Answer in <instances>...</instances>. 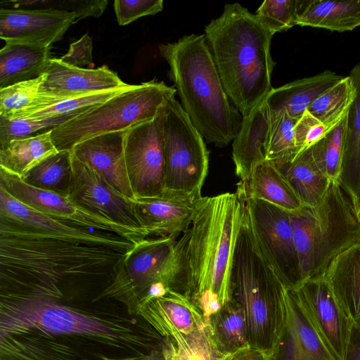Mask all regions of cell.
I'll use <instances>...</instances> for the list:
<instances>
[{"label": "cell", "instance_id": "cell-1", "mask_svg": "<svg viewBox=\"0 0 360 360\" xmlns=\"http://www.w3.org/2000/svg\"><path fill=\"white\" fill-rule=\"evenodd\" d=\"M39 292L0 290V337L41 333L89 352L136 355L161 349L165 337L141 316L82 309Z\"/></svg>", "mask_w": 360, "mask_h": 360}, {"label": "cell", "instance_id": "cell-2", "mask_svg": "<svg viewBox=\"0 0 360 360\" xmlns=\"http://www.w3.org/2000/svg\"><path fill=\"white\" fill-rule=\"evenodd\" d=\"M244 205L236 193L201 197L186 236L183 294L207 321L231 300V278Z\"/></svg>", "mask_w": 360, "mask_h": 360}, {"label": "cell", "instance_id": "cell-3", "mask_svg": "<svg viewBox=\"0 0 360 360\" xmlns=\"http://www.w3.org/2000/svg\"><path fill=\"white\" fill-rule=\"evenodd\" d=\"M124 252L36 235L0 232V290L63 293L69 278H90L112 270Z\"/></svg>", "mask_w": 360, "mask_h": 360}, {"label": "cell", "instance_id": "cell-4", "mask_svg": "<svg viewBox=\"0 0 360 360\" xmlns=\"http://www.w3.org/2000/svg\"><path fill=\"white\" fill-rule=\"evenodd\" d=\"M204 35L229 99L247 117L273 89L274 34L255 14L233 3L225 4L205 27Z\"/></svg>", "mask_w": 360, "mask_h": 360}, {"label": "cell", "instance_id": "cell-5", "mask_svg": "<svg viewBox=\"0 0 360 360\" xmlns=\"http://www.w3.org/2000/svg\"><path fill=\"white\" fill-rule=\"evenodd\" d=\"M159 51L169 65V77L180 104L208 143L229 144L238 134L243 117L229 99L203 34H191Z\"/></svg>", "mask_w": 360, "mask_h": 360}, {"label": "cell", "instance_id": "cell-6", "mask_svg": "<svg viewBox=\"0 0 360 360\" xmlns=\"http://www.w3.org/2000/svg\"><path fill=\"white\" fill-rule=\"evenodd\" d=\"M286 290L259 246L244 206L233 255L231 300L245 312L250 347L267 356L285 324Z\"/></svg>", "mask_w": 360, "mask_h": 360}, {"label": "cell", "instance_id": "cell-7", "mask_svg": "<svg viewBox=\"0 0 360 360\" xmlns=\"http://www.w3.org/2000/svg\"><path fill=\"white\" fill-rule=\"evenodd\" d=\"M290 216L300 285L323 277L337 255L360 242V221L339 183L331 182L317 205Z\"/></svg>", "mask_w": 360, "mask_h": 360}, {"label": "cell", "instance_id": "cell-8", "mask_svg": "<svg viewBox=\"0 0 360 360\" xmlns=\"http://www.w3.org/2000/svg\"><path fill=\"white\" fill-rule=\"evenodd\" d=\"M176 94L174 86L155 79L132 84L103 103L51 129V139L58 151H71L77 144L90 138L127 130L153 120L166 101Z\"/></svg>", "mask_w": 360, "mask_h": 360}, {"label": "cell", "instance_id": "cell-9", "mask_svg": "<svg viewBox=\"0 0 360 360\" xmlns=\"http://www.w3.org/2000/svg\"><path fill=\"white\" fill-rule=\"evenodd\" d=\"M186 234L146 238L134 245L115 268L112 283L98 297L124 302L134 315L139 298L153 284L160 283L182 293L184 285Z\"/></svg>", "mask_w": 360, "mask_h": 360}, {"label": "cell", "instance_id": "cell-10", "mask_svg": "<svg viewBox=\"0 0 360 360\" xmlns=\"http://www.w3.org/2000/svg\"><path fill=\"white\" fill-rule=\"evenodd\" d=\"M164 191L201 196L209 166L204 138L193 126L175 96L164 106Z\"/></svg>", "mask_w": 360, "mask_h": 360}, {"label": "cell", "instance_id": "cell-11", "mask_svg": "<svg viewBox=\"0 0 360 360\" xmlns=\"http://www.w3.org/2000/svg\"><path fill=\"white\" fill-rule=\"evenodd\" d=\"M0 232L43 236L126 253L134 243L117 234L70 224L33 210L0 188Z\"/></svg>", "mask_w": 360, "mask_h": 360}, {"label": "cell", "instance_id": "cell-12", "mask_svg": "<svg viewBox=\"0 0 360 360\" xmlns=\"http://www.w3.org/2000/svg\"><path fill=\"white\" fill-rule=\"evenodd\" d=\"M242 201L265 257L287 289L297 288L300 268L290 212L260 200Z\"/></svg>", "mask_w": 360, "mask_h": 360}, {"label": "cell", "instance_id": "cell-13", "mask_svg": "<svg viewBox=\"0 0 360 360\" xmlns=\"http://www.w3.org/2000/svg\"><path fill=\"white\" fill-rule=\"evenodd\" d=\"M164 106L153 120L131 127L125 135V163L135 197H153L164 191Z\"/></svg>", "mask_w": 360, "mask_h": 360}, {"label": "cell", "instance_id": "cell-14", "mask_svg": "<svg viewBox=\"0 0 360 360\" xmlns=\"http://www.w3.org/2000/svg\"><path fill=\"white\" fill-rule=\"evenodd\" d=\"M0 188L33 210L70 224L115 233L134 244L150 236L147 231L131 229L89 212L67 196L31 186L2 167Z\"/></svg>", "mask_w": 360, "mask_h": 360}, {"label": "cell", "instance_id": "cell-15", "mask_svg": "<svg viewBox=\"0 0 360 360\" xmlns=\"http://www.w3.org/2000/svg\"><path fill=\"white\" fill-rule=\"evenodd\" d=\"M72 167V178L68 193V198L72 202L117 224L149 233L141 226L130 198L117 191L73 155Z\"/></svg>", "mask_w": 360, "mask_h": 360}, {"label": "cell", "instance_id": "cell-16", "mask_svg": "<svg viewBox=\"0 0 360 360\" xmlns=\"http://www.w3.org/2000/svg\"><path fill=\"white\" fill-rule=\"evenodd\" d=\"M313 328L336 359L343 360L352 322L345 315L323 277L292 289Z\"/></svg>", "mask_w": 360, "mask_h": 360}, {"label": "cell", "instance_id": "cell-17", "mask_svg": "<svg viewBox=\"0 0 360 360\" xmlns=\"http://www.w3.org/2000/svg\"><path fill=\"white\" fill-rule=\"evenodd\" d=\"M75 22V13L65 10L1 8L0 38L5 44L51 47Z\"/></svg>", "mask_w": 360, "mask_h": 360}, {"label": "cell", "instance_id": "cell-18", "mask_svg": "<svg viewBox=\"0 0 360 360\" xmlns=\"http://www.w3.org/2000/svg\"><path fill=\"white\" fill-rule=\"evenodd\" d=\"M199 198L164 191L157 196L131 200L141 226L150 236L176 239L190 228Z\"/></svg>", "mask_w": 360, "mask_h": 360}, {"label": "cell", "instance_id": "cell-19", "mask_svg": "<svg viewBox=\"0 0 360 360\" xmlns=\"http://www.w3.org/2000/svg\"><path fill=\"white\" fill-rule=\"evenodd\" d=\"M46 74L39 94L53 98L55 103L129 84L124 82L117 72L106 65L82 68L68 65L56 58H51Z\"/></svg>", "mask_w": 360, "mask_h": 360}, {"label": "cell", "instance_id": "cell-20", "mask_svg": "<svg viewBox=\"0 0 360 360\" xmlns=\"http://www.w3.org/2000/svg\"><path fill=\"white\" fill-rule=\"evenodd\" d=\"M286 318L268 360H336L323 344L293 290H286Z\"/></svg>", "mask_w": 360, "mask_h": 360}, {"label": "cell", "instance_id": "cell-21", "mask_svg": "<svg viewBox=\"0 0 360 360\" xmlns=\"http://www.w3.org/2000/svg\"><path fill=\"white\" fill-rule=\"evenodd\" d=\"M127 130L103 134L77 144L72 155L85 163L117 191L128 198H135L125 163L124 140Z\"/></svg>", "mask_w": 360, "mask_h": 360}, {"label": "cell", "instance_id": "cell-22", "mask_svg": "<svg viewBox=\"0 0 360 360\" xmlns=\"http://www.w3.org/2000/svg\"><path fill=\"white\" fill-rule=\"evenodd\" d=\"M134 315L141 316L164 337L171 328L187 335L207 323L197 307L184 294L173 290L139 303Z\"/></svg>", "mask_w": 360, "mask_h": 360}, {"label": "cell", "instance_id": "cell-23", "mask_svg": "<svg viewBox=\"0 0 360 360\" xmlns=\"http://www.w3.org/2000/svg\"><path fill=\"white\" fill-rule=\"evenodd\" d=\"M89 352L41 333L0 337V360H101Z\"/></svg>", "mask_w": 360, "mask_h": 360}, {"label": "cell", "instance_id": "cell-24", "mask_svg": "<svg viewBox=\"0 0 360 360\" xmlns=\"http://www.w3.org/2000/svg\"><path fill=\"white\" fill-rule=\"evenodd\" d=\"M236 193L241 200H260L289 212H298L304 207L278 166L267 160L257 165L238 182Z\"/></svg>", "mask_w": 360, "mask_h": 360}, {"label": "cell", "instance_id": "cell-25", "mask_svg": "<svg viewBox=\"0 0 360 360\" xmlns=\"http://www.w3.org/2000/svg\"><path fill=\"white\" fill-rule=\"evenodd\" d=\"M323 153V139L292 162L277 165L304 207L317 205L331 184L326 172Z\"/></svg>", "mask_w": 360, "mask_h": 360}, {"label": "cell", "instance_id": "cell-26", "mask_svg": "<svg viewBox=\"0 0 360 360\" xmlns=\"http://www.w3.org/2000/svg\"><path fill=\"white\" fill-rule=\"evenodd\" d=\"M323 278L345 315L360 323V242L337 255Z\"/></svg>", "mask_w": 360, "mask_h": 360}, {"label": "cell", "instance_id": "cell-27", "mask_svg": "<svg viewBox=\"0 0 360 360\" xmlns=\"http://www.w3.org/2000/svg\"><path fill=\"white\" fill-rule=\"evenodd\" d=\"M270 112L264 99L245 117L232 143L236 174L245 179L259 163L265 160V145Z\"/></svg>", "mask_w": 360, "mask_h": 360}, {"label": "cell", "instance_id": "cell-28", "mask_svg": "<svg viewBox=\"0 0 360 360\" xmlns=\"http://www.w3.org/2000/svg\"><path fill=\"white\" fill-rule=\"evenodd\" d=\"M342 78L334 72L325 70L273 88L264 101L270 112L284 111L290 117L298 119L313 101Z\"/></svg>", "mask_w": 360, "mask_h": 360}, {"label": "cell", "instance_id": "cell-29", "mask_svg": "<svg viewBox=\"0 0 360 360\" xmlns=\"http://www.w3.org/2000/svg\"><path fill=\"white\" fill-rule=\"evenodd\" d=\"M51 47L5 44L0 51V89L35 79L46 72Z\"/></svg>", "mask_w": 360, "mask_h": 360}, {"label": "cell", "instance_id": "cell-30", "mask_svg": "<svg viewBox=\"0 0 360 360\" xmlns=\"http://www.w3.org/2000/svg\"><path fill=\"white\" fill-rule=\"evenodd\" d=\"M297 25L343 32L360 27V0H301Z\"/></svg>", "mask_w": 360, "mask_h": 360}, {"label": "cell", "instance_id": "cell-31", "mask_svg": "<svg viewBox=\"0 0 360 360\" xmlns=\"http://www.w3.org/2000/svg\"><path fill=\"white\" fill-rule=\"evenodd\" d=\"M356 98L349 112V132L339 184L355 211L360 200V63L350 71Z\"/></svg>", "mask_w": 360, "mask_h": 360}, {"label": "cell", "instance_id": "cell-32", "mask_svg": "<svg viewBox=\"0 0 360 360\" xmlns=\"http://www.w3.org/2000/svg\"><path fill=\"white\" fill-rule=\"evenodd\" d=\"M162 352L165 360H224L227 355L218 347L207 322L187 335L169 329Z\"/></svg>", "mask_w": 360, "mask_h": 360}, {"label": "cell", "instance_id": "cell-33", "mask_svg": "<svg viewBox=\"0 0 360 360\" xmlns=\"http://www.w3.org/2000/svg\"><path fill=\"white\" fill-rule=\"evenodd\" d=\"M51 132V129L30 138L13 140L0 148V167L22 177L43 160L58 153Z\"/></svg>", "mask_w": 360, "mask_h": 360}, {"label": "cell", "instance_id": "cell-34", "mask_svg": "<svg viewBox=\"0 0 360 360\" xmlns=\"http://www.w3.org/2000/svg\"><path fill=\"white\" fill-rule=\"evenodd\" d=\"M207 323L219 349L228 354L249 347L247 323L242 307L233 300L210 316Z\"/></svg>", "mask_w": 360, "mask_h": 360}, {"label": "cell", "instance_id": "cell-35", "mask_svg": "<svg viewBox=\"0 0 360 360\" xmlns=\"http://www.w3.org/2000/svg\"><path fill=\"white\" fill-rule=\"evenodd\" d=\"M73 174L71 151H58L20 177L27 184L67 196Z\"/></svg>", "mask_w": 360, "mask_h": 360}, {"label": "cell", "instance_id": "cell-36", "mask_svg": "<svg viewBox=\"0 0 360 360\" xmlns=\"http://www.w3.org/2000/svg\"><path fill=\"white\" fill-rule=\"evenodd\" d=\"M269 112L265 160L276 165L291 162L298 156L295 137V127L298 119L290 117L284 111Z\"/></svg>", "mask_w": 360, "mask_h": 360}, {"label": "cell", "instance_id": "cell-37", "mask_svg": "<svg viewBox=\"0 0 360 360\" xmlns=\"http://www.w3.org/2000/svg\"><path fill=\"white\" fill-rule=\"evenodd\" d=\"M356 88L349 76L343 77L319 96L307 109L312 115L327 120L347 115L356 98Z\"/></svg>", "mask_w": 360, "mask_h": 360}, {"label": "cell", "instance_id": "cell-38", "mask_svg": "<svg viewBox=\"0 0 360 360\" xmlns=\"http://www.w3.org/2000/svg\"><path fill=\"white\" fill-rule=\"evenodd\" d=\"M98 91L84 96L68 98L37 110L22 119H46L67 115H79L131 86ZM20 120V119H18Z\"/></svg>", "mask_w": 360, "mask_h": 360}, {"label": "cell", "instance_id": "cell-39", "mask_svg": "<svg viewBox=\"0 0 360 360\" xmlns=\"http://www.w3.org/2000/svg\"><path fill=\"white\" fill-rule=\"evenodd\" d=\"M77 116L78 115L20 120H8L0 117V148L8 145L11 141L38 135L39 131L53 129Z\"/></svg>", "mask_w": 360, "mask_h": 360}, {"label": "cell", "instance_id": "cell-40", "mask_svg": "<svg viewBox=\"0 0 360 360\" xmlns=\"http://www.w3.org/2000/svg\"><path fill=\"white\" fill-rule=\"evenodd\" d=\"M301 0H265L255 13L260 22L274 34L297 25Z\"/></svg>", "mask_w": 360, "mask_h": 360}, {"label": "cell", "instance_id": "cell-41", "mask_svg": "<svg viewBox=\"0 0 360 360\" xmlns=\"http://www.w3.org/2000/svg\"><path fill=\"white\" fill-rule=\"evenodd\" d=\"M347 115L321 120L306 110L295 127L298 155L326 138Z\"/></svg>", "mask_w": 360, "mask_h": 360}, {"label": "cell", "instance_id": "cell-42", "mask_svg": "<svg viewBox=\"0 0 360 360\" xmlns=\"http://www.w3.org/2000/svg\"><path fill=\"white\" fill-rule=\"evenodd\" d=\"M46 76L45 73L35 79L0 89V117L9 118L35 101Z\"/></svg>", "mask_w": 360, "mask_h": 360}, {"label": "cell", "instance_id": "cell-43", "mask_svg": "<svg viewBox=\"0 0 360 360\" xmlns=\"http://www.w3.org/2000/svg\"><path fill=\"white\" fill-rule=\"evenodd\" d=\"M349 132V113L323 139V162L327 176L333 183H339Z\"/></svg>", "mask_w": 360, "mask_h": 360}, {"label": "cell", "instance_id": "cell-44", "mask_svg": "<svg viewBox=\"0 0 360 360\" xmlns=\"http://www.w3.org/2000/svg\"><path fill=\"white\" fill-rule=\"evenodd\" d=\"M113 7L120 25H126L146 15H153L163 9L162 0H115Z\"/></svg>", "mask_w": 360, "mask_h": 360}, {"label": "cell", "instance_id": "cell-45", "mask_svg": "<svg viewBox=\"0 0 360 360\" xmlns=\"http://www.w3.org/2000/svg\"><path fill=\"white\" fill-rule=\"evenodd\" d=\"M92 49V39L86 33L77 41L70 44L68 51L60 59L68 65L83 68L93 63Z\"/></svg>", "mask_w": 360, "mask_h": 360}, {"label": "cell", "instance_id": "cell-46", "mask_svg": "<svg viewBox=\"0 0 360 360\" xmlns=\"http://www.w3.org/2000/svg\"><path fill=\"white\" fill-rule=\"evenodd\" d=\"M60 2L62 10L75 13L76 22L87 17L101 16L108 3L107 0H68Z\"/></svg>", "mask_w": 360, "mask_h": 360}, {"label": "cell", "instance_id": "cell-47", "mask_svg": "<svg viewBox=\"0 0 360 360\" xmlns=\"http://www.w3.org/2000/svg\"><path fill=\"white\" fill-rule=\"evenodd\" d=\"M343 360H360V323H352Z\"/></svg>", "mask_w": 360, "mask_h": 360}, {"label": "cell", "instance_id": "cell-48", "mask_svg": "<svg viewBox=\"0 0 360 360\" xmlns=\"http://www.w3.org/2000/svg\"><path fill=\"white\" fill-rule=\"evenodd\" d=\"M224 360H268V356L262 351L249 346L228 354Z\"/></svg>", "mask_w": 360, "mask_h": 360}, {"label": "cell", "instance_id": "cell-49", "mask_svg": "<svg viewBox=\"0 0 360 360\" xmlns=\"http://www.w3.org/2000/svg\"><path fill=\"white\" fill-rule=\"evenodd\" d=\"M101 360H165L162 349H155L149 353L136 355H128L124 356L112 357L101 354Z\"/></svg>", "mask_w": 360, "mask_h": 360}, {"label": "cell", "instance_id": "cell-50", "mask_svg": "<svg viewBox=\"0 0 360 360\" xmlns=\"http://www.w3.org/2000/svg\"><path fill=\"white\" fill-rule=\"evenodd\" d=\"M356 214L359 221H360V200L356 210Z\"/></svg>", "mask_w": 360, "mask_h": 360}]
</instances>
